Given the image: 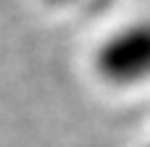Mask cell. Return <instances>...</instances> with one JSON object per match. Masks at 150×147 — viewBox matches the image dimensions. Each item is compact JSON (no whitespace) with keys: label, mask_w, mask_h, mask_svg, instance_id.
<instances>
[{"label":"cell","mask_w":150,"mask_h":147,"mask_svg":"<svg viewBox=\"0 0 150 147\" xmlns=\"http://www.w3.org/2000/svg\"><path fill=\"white\" fill-rule=\"evenodd\" d=\"M95 68L111 84L150 79V18L127 24L105 37L95 53Z\"/></svg>","instance_id":"obj_1"}]
</instances>
